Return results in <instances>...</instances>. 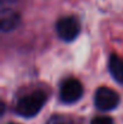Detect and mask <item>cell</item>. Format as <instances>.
I'll list each match as a JSON object with an SVG mask.
<instances>
[{
    "label": "cell",
    "mask_w": 123,
    "mask_h": 124,
    "mask_svg": "<svg viewBox=\"0 0 123 124\" xmlns=\"http://www.w3.org/2000/svg\"><path fill=\"white\" fill-rule=\"evenodd\" d=\"M83 94V85L76 78H66L60 83L59 88V99L65 104H73Z\"/></svg>",
    "instance_id": "277c9868"
},
{
    "label": "cell",
    "mask_w": 123,
    "mask_h": 124,
    "mask_svg": "<svg viewBox=\"0 0 123 124\" xmlns=\"http://www.w3.org/2000/svg\"><path fill=\"white\" fill-rule=\"evenodd\" d=\"M47 95L43 90H35L32 92L21 99L15 105V112L24 118H32L36 116L46 104Z\"/></svg>",
    "instance_id": "6da1fadb"
},
{
    "label": "cell",
    "mask_w": 123,
    "mask_h": 124,
    "mask_svg": "<svg viewBox=\"0 0 123 124\" xmlns=\"http://www.w3.org/2000/svg\"><path fill=\"white\" fill-rule=\"evenodd\" d=\"M8 124H16V123H8Z\"/></svg>",
    "instance_id": "9c48e42d"
},
{
    "label": "cell",
    "mask_w": 123,
    "mask_h": 124,
    "mask_svg": "<svg viewBox=\"0 0 123 124\" xmlns=\"http://www.w3.org/2000/svg\"><path fill=\"white\" fill-rule=\"evenodd\" d=\"M46 124H74L71 121L63 117H52Z\"/></svg>",
    "instance_id": "ba28073f"
},
{
    "label": "cell",
    "mask_w": 123,
    "mask_h": 124,
    "mask_svg": "<svg viewBox=\"0 0 123 124\" xmlns=\"http://www.w3.org/2000/svg\"><path fill=\"white\" fill-rule=\"evenodd\" d=\"M90 124H115L114 123V119L109 116H97L94 117L92 121H90Z\"/></svg>",
    "instance_id": "52a82bcc"
},
{
    "label": "cell",
    "mask_w": 123,
    "mask_h": 124,
    "mask_svg": "<svg viewBox=\"0 0 123 124\" xmlns=\"http://www.w3.org/2000/svg\"><path fill=\"white\" fill-rule=\"evenodd\" d=\"M109 71L111 76L118 83L123 84V59L117 55L116 53H112L109 58Z\"/></svg>",
    "instance_id": "8992f818"
},
{
    "label": "cell",
    "mask_w": 123,
    "mask_h": 124,
    "mask_svg": "<svg viewBox=\"0 0 123 124\" xmlns=\"http://www.w3.org/2000/svg\"><path fill=\"white\" fill-rule=\"evenodd\" d=\"M56 30L58 36L65 42L74 41L80 34V23L73 16H65L57 21Z\"/></svg>",
    "instance_id": "7a4b0ae2"
},
{
    "label": "cell",
    "mask_w": 123,
    "mask_h": 124,
    "mask_svg": "<svg viewBox=\"0 0 123 124\" xmlns=\"http://www.w3.org/2000/svg\"><path fill=\"white\" fill-rule=\"evenodd\" d=\"M19 15L11 10V8H2L1 10V30L4 33L11 31L12 29H15L18 23H19Z\"/></svg>",
    "instance_id": "5b68a950"
},
{
    "label": "cell",
    "mask_w": 123,
    "mask_h": 124,
    "mask_svg": "<svg viewBox=\"0 0 123 124\" xmlns=\"http://www.w3.org/2000/svg\"><path fill=\"white\" fill-rule=\"evenodd\" d=\"M120 104V95L109 87H100L94 94V105L100 111H111Z\"/></svg>",
    "instance_id": "3957f363"
}]
</instances>
